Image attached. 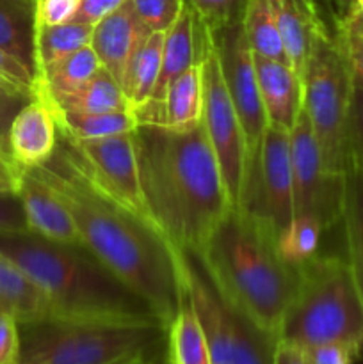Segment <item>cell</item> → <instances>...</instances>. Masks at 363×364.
<instances>
[{
	"instance_id": "1",
	"label": "cell",
	"mask_w": 363,
	"mask_h": 364,
	"mask_svg": "<svg viewBox=\"0 0 363 364\" xmlns=\"http://www.w3.org/2000/svg\"><path fill=\"white\" fill-rule=\"evenodd\" d=\"M31 171L70 210L82 245L139 295L167 331L180 308L182 272L191 256L174 251L157 231L96 194L59 148L45 166Z\"/></svg>"
},
{
	"instance_id": "2",
	"label": "cell",
	"mask_w": 363,
	"mask_h": 364,
	"mask_svg": "<svg viewBox=\"0 0 363 364\" xmlns=\"http://www.w3.org/2000/svg\"><path fill=\"white\" fill-rule=\"evenodd\" d=\"M134 135L142 191L160 231L174 251L196 258L233 206L203 124L184 134L139 124Z\"/></svg>"
},
{
	"instance_id": "3",
	"label": "cell",
	"mask_w": 363,
	"mask_h": 364,
	"mask_svg": "<svg viewBox=\"0 0 363 364\" xmlns=\"http://www.w3.org/2000/svg\"><path fill=\"white\" fill-rule=\"evenodd\" d=\"M0 252L45 291L53 322L166 331L149 306L85 247L57 244L32 231H0Z\"/></svg>"
},
{
	"instance_id": "4",
	"label": "cell",
	"mask_w": 363,
	"mask_h": 364,
	"mask_svg": "<svg viewBox=\"0 0 363 364\" xmlns=\"http://www.w3.org/2000/svg\"><path fill=\"white\" fill-rule=\"evenodd\" d=\"M221 301L278 341L295 288V267L278 252L269 224L231 206L196 256Z\"/></svg>"
},
{
	"instance_id": "5",
	"label": "cell",
	"mask_w": 363,
	"mask_h": 364,
	"mask_svg": "<svg viewBox=\"0 0 363 364\" xmlns=\"http://www.w3.org/2000/svg\"><path fill=\"white\" fill-rule=\"evenodd\" d=\"M295 267V288L278 340L312 348L342 343L363 348V302L351 269L340 256L313 255Z\"/></svg>"
},
{
	"instance_id": "6",
	"label": "cell",
	"mask_w": 363,
	"mask_h": 364,
	"mask_svg": "<svg viewBox=\"0 0 363 364\" xmlns=\"http://www.w3.org/2000/svg\"><path fill=\"white\" fill-rule=\"evenodd\" d=\"M302 110L327 173L344 176L349 166V105L352 73L337 32L313 45L301 73Z\"/></svg>"
},
{
	"instance_id": "7",
	"label": "cell",
	"mask_w": 363,
	"mask_h": 364,
	"mask_svg": "<svg viewBox=\"0 0 363 364\" xmlns=\"http://www.w3.org/2000/svg\"><path fill=\"white\" fill-rule=\"evenodd\" d=\"M162 327L38 322L20 326V364H114L144 352Z\"/></svg>"
},
{
	"instance_id": "8",
	"label": "cell",
	"mask_w": 363,
	"mask_h": 364,
	"mask_svg": "<svg viewBox=\"0 0 363 364\" xmlns=\"http://www.w3.org/2000/svg\"><path fill=\"white\" fill-rule=\"evenodd\" d=\"M134 134L100 141H75L59 135L57 148L96 194L164 237L142 191Z\"/></svg>"
},
{
	"instance_id": "9",
	"label": "cell",
	"mask_w": 363,
	"mask_h": 364,
	"mask_svg": "<svg viewBox=\"0 0 363 364\" xmlns=\"http://www.w3.org/2000/svg\"><path fill=\"white\" fill-rule=\"evenodd\" d=\"M182 279L205 331L212 364H273L276 340L221 301L199 267L189 262Z\"/></svg>"
},
{
	"instance_id": "10",
	"label": "cell",
	"mask_w": 363,
	"mask_h": 364,
	"mask_svg": "<svg viewBox=\"0 0 363 364\" xmlns=\"http://www.w3.org/2000/svg\"><path fill=\"white\" fill-rule=\"evenodd\" d=\"M203 68V130L214 149L231 205L242 203L248 183V146L244 130L228 92L219 55L210 36Z\"/></svg>"
},
{
	"instance_id": "11",
	"label": "cell",
	"mask_w": 363,
	"mask_h": 364,
	"mask_svg": "<svg viewBox=\"0 0 363 364\" xmlns=\"http://www.w3.org/2000/svg\"><path fill=\"white\" fill-rule=\"evenodd\" d=\"M212 41L219 55L221 71L226 82L228 92L244 130L248 146V183L256 169L263 137L269 128L262 98H260L258 78H256L255 53L246 39L242 21L216 32ZM246 183V187H248ZM246 192V191H244ZM244 198V196H242Z\"/></svg>"
},
{
	"instance_id": "12",
	"label": "cell",
	"mask_w": 363,
	"mask_h": 364,
	"mask_svg": "<svg viewBox=\"0 0 363 364\" xmlns=\"http://www.w3.org/2000/svg\"><path fill=\"white\" fill-rule=\"evenodd\" d=\"M290 160L294 176L295 215H310L330 230L342 217L344 176L327 173L310 121L301 110L290 132Z\"/></svg>"
},
{
	"instance_id": "13",
	"label": "cell",
	"mask_w": 363,
	"mask_h": 364,
	"mask_svg": "<svg viewBox=\"0 0 363 364\" xmlns=\"http://www.w3.org/2000/svg\"><path fill=\"white\" fill-rule=\"evenodd\" d=\"M238 206L265 220L276 237L292 223L295 210L288 132L267 128L258 164Z\"/></svg>"
},
{
	"instance_id": "14",
	"label": "cell",
	"mask_w": 363,
	"mask_h": 364,
	"mask_svg": "<svg viewBox=\"0 0 363 364\" xmlns=\"http://www.w3.org/2000/svg\"><path fill=\"white\" fill-rule=\"evenodd\" d=\"M139 124L166 128L169 132H191L203 121V68H189L178 75L157 105L134 110Z\"/></svg>"
},
{
	"instance_id": "15",
	"label": "cell",
	"mask_w": 363,
	"mask_h": 364,
	"mask_svg": "<svg viewBox=\"0 0 363 364\" xmlns=\"http://www.w3.org/2000/svg\"><path fill=\"white\" fill-rule=\"evenodd\" d=\"M18 196L23 203L28 231L57 244L84 247L70 210L64 206L59 196L31 169L21 171Z\"/></svg>"
},
{
	"instance_id": "16",
	"label": "cell",
	"mask_w": 363,
	"mask_h": 364,
	"mask_svg": "<svg viewBox=\"0 0 363 364\" xmlns=\"http://www.w3.org/2000/svg\"><path fill=\"white\" fill-rule=\"evenodd\" d=\"M59 132L50 107L34 96L14 116L7 134L11 159L21 169L45 166L56 153Z\"/></svg>"
},
{
	"instance_id": "17",
	"label": "cell",
	"mask_w": 363,
	"mask_h": 364,
	"mask_svg": "<svg viewBox=\"0 0 363 364\" xmlns=\"http://www.w3.org/2000/svg\"><path fill=\"white\" fill-rule=\"evenodd\" d=\"M209 43L210 34L203 27L201 21L198 20L194 11L185 4L178 20L164 34L159 80H157L155 89H153L152 96L144 105H157L178 75H182L185 70L196 66V64H201Z\"/></svg>"
},
{
	"instance_id": "18",
	"label": "cell",
	"mask_w": 363,
	"mask_h": 364,
	"mask_svg": "<svg viewBox=\"0 0 363 364\" xmlns=\"http://www.w3.org/2000/svg\"><path fill=\"white\" fill-rule=\"evenodd\" d=\"M255 66L267 123L290 134L302 110L301 75L288 63L260 55H255Z\"/></svg>"
},
{
	"instance_id": "19",
	"label": "cell",
	"mask_w": 363,
	"mask_h": 364,
	"mask_svg": "<svg viewBox=\"0 0 363 364\" xmlns=\"http://www.w3.org/2000/svg\"><path fill=\"white\" fill-rule=\"evenodd\" d=\"M148 34L149 31L141 23L130 0H127L93 27L89 45L95 50L103 70L121 82L128 60Z\"/></svg>"
},
{
	"instance_id": "20",
	"label": "cell",
	"mask_w": 363,
	"mask_h": 364,
	"mask_svg": "<svg viewBox=\"0 0 363 364\" xmlns=\"http://www.w3.org/2000/svg\"><path fill=\"white\" fill-rule=\"evenodd\" d=\"M290 66L301 75L313 45L330 32L315 0H269Z\"/></svg>"
},
{
	"instance_id": "21",
	"label": "cell",
	"mask_w": 363,
	"mask_h": 364,
	"mask_svg": "<svg viewBox=\"0 0 363 364\" xmlns=\"http://www.w3.org/2000/svg\"><path fill=\"white\" fill-rule=\"evenodd\" d=\"M0 313L13 316L20 326L53 322L56 313L45 291L14 262L0 252Z\"/></svg>"
},
{
	"instance_id": "22",
	"label": "cell",
	"mask_w": 363,
	"mask_h": 364,
	"mask_svg": "<svg viewBox=\"0 0 363 364\" xmlns=\"http://www.w3.org/2000/svg\"><path fill=\"white\" fill-rule=\"evenodd\" d=\"M102 68L91 45L70 53L34 75V96L43 102H57L80 89Z\"/></svg>"
},
{
	"instance_id": "23",
	"label": "cell",
	"mask_w": 363,
	"mask_h": 364,
	"mask_svg": "<svg viewBox=\"0 0 363 364\" xmlns=\"http://www.w3.org/2000/svg\"><path fill=\"white\" fill-rule=\"evenodd\" d=\"M340 223L344 224L345 247H347L345 259L363 302V173L351 160L344 174Z\"/></svg>"
},
{
	"instance_id": "24",
	"label": "cell",
	"mask_w": 363,
	"mask_h": 364,
	"mask_svg": "<svg viewBox=\"0 0 363 364\" xmlns=\"http://www.w3.org/2000/svg\"><path fill=\"white\" fill-rule=\"evenodd\" d=\"M50 110L56 119L59 135L75 141H100V139L134 134L139 127L137 116L132 109L100 114L66 112L59 109Z\"/></svg>"
},
{
	"instance_id": "25",
	"label": "cell",
	"mask_w": 363,
	"mask_h": 364,
	"mask_svg": "<svg viewBox=\"0 0 363 364\" xmlns=\"http://www.w3.org/2000/svg\"><path fill=\"white\" fill-rule=\"evenodd\" d=\"M164 34L166 32H149L128 60L120 84L132 110L144 105L155 89L162 63Z\"/></svg>"
},
{
	"instance_id": "26",
	"label": "cell",
	"mask_w": 363,
	"mask_h": 364,
	"mask_svg": "<svg viewBox=\"0 0 363 364\" xmlns=\"http://www.w3.org/2000/svg\"><path fill=\"white\" fill-rule=\"evenodd\" d=\"M167 355L174 364H212L205 331L187 290H184L177 316L167 327Z\"/></svg>"
},
{
	"instance_id": "27",
	"label": "cell",
	"mask_w": 363,
	"mask_h": 364,
	"mask_svg": "<svg viewBox=\"0 0 363 364\" xmlns=\"http://www.w3.org/2000/svg\"><path fill=\"white\" fill-rule=\"evenodd\" d=\"M36 0H0V48L34 71Z\"/></svg>"
},
{
	"instance_id": "28",
	"label": "cell",
	"mask_w": 363,
	"mask_h": 364,
	"mask_svg": "<svg viewBox=\"0 0 363 364\" xmlns=\"http://www.w3.org/2000/svg\"><path fill=\"white\" fill-rule=\"evenodd\" d=\"M50 109L66 110V112L82 114H100V112H117V110L130 109L121 84L107 70L100 68L80 89L71 95L57 100V102H45Z\"/></svg>"
},
{
	"instance_id": "29",
	"label": "cell",
	"mask_w": 363,
	"mask_h": 364,
	"mask_svg": "<svg viewBox=\"0 0 363 364\" xmlns=\"http://www.w3.org/2000/svg\"><path fill=\"white\" fill-rule=\"evenodd\" d=\"M93 25L66 21L60 25H41L34 32V75L50 64L91 43Z\"/></svg>"
},
{
	"instance_id": "30",
	"label": "cell",
	"mask_w": 363,
	"mask_h": 364,
	"mask_svg": "<svg viewBox=\"0 0 363 364\" xmlns=\"http://www.w3.org/2000/svg\"><path fill=\"white\" fill-rule=\"evenodd\" d=\"M242 28L255 55L288 63L287 50L269 0H248Z\"/></svg>"
},
{
	"instance_id": "31",
	"label": "cell",
	"mask_w": 363,
	"mask_h": 364,
	"mask_svg": "<svg viewBox=\"0 0 363 364\" xmlns=\"http://www.w3.org/2000/svg\"><path fill=\"white\" fill-rule=\"evenodd\" d=\"M324 228L310 215H295L278 237V252L290 265H299L317 255Z\"/></svg>"
},
{
	"instance_id": "32",
	"label": "cell",
	"mask_w": 363,
	"mask_h": 364,
	"mask_svg": "<svg viewBox=\"0 0 363 364\" xmlns=\"http://www.w3.org/2000/svg\"><path fill=\"white\" fill-rule=\"evenodd\" d=\"M209 34L242 21L248 0H185Z\"/></svg>"
},
{
	"instance_id": "33",
	"label": "cell",
	"mask_w": 363,
	"mask_h": 364,
	"mask_svg": "<svg viewBox=\"0 0 363 364\" xmlns=\"http://www.w3.org/2000/svg\"><path fill=\"white\" fill-rule=\"evenodd\" d=\"M130 4L149 32L169 31L185 7V0H130Z\"/></svg>"
},
{
	"instance_id": "34",
	"label": "cell",
	"mask_w": 363,
	"mask_h": 364,
	"mask_svg": "<svg viewBox=\"0 0 363 364\" xmlns=\"http://www.w3.org/2000/svg\"><path fill=\"white\" fill-rule=\"evenodd\" d=\"M349 160L363 173V85L354 78L349 105Z\"/></svg>"
},
{
	"instance_id": "35",
	"label": "cell",
	"mask_w": 363,
	"mask_h": 364,
	"mask_svg": "<svg viewBox=\"0 0 363 364\" xmlns=\"http://www.w3.org/2000/svg\"><path fill=\"white\" fill-rule=\"evenodd\" d=\"M0 82L25 98H34V71L4 48H0Z\"/></svg>"
},
{
	"instance_id": "36",
	"label": "cell",
	"mask_w": 363,
	"mask_h": 364,
	"mask_svg": "<svg viewBox=\"0 0 363 364\" xmlns=\"http://www.w3.org/2000/svg\"><path fill=\"white\" fill-rule=\"evenodd\" d=\"M80 0H36V27L73 20Z\"/></svg>"
},
{
	"instance_id": "37",
	"label": "cell",
	"mask_w": 363,
	"mask_h": 364,
	"mask_svg": "<svg viewBox=\"0 0 363 364\" xmlns=\"http://www.w3.org/2000/svg\"><path fill=\"white\" fill-rule=\"evenodd\" d=\"M20 323L13 316L0 313V364H20Z\"/></svg>"
},
{
	"instance_id": "38",
	"label": "cell",
	"mask_w": 363,
	"mask_h": 364,
	"mask_svg": "<svg viewBox=\"0 0 363 364\" xmlns=\"http://www.w3.org/2000/svg\"><path fill=\"white\" fill-rule=\"evenodd\" d=\"M0 231H28L23 203L18 192H0Z\"/></svg>"
},
{
	"instance_id": "39",
	"label": "cell",
	"mask_w": 363,
	"mask_h": 364,
	"mask_svg": "<svg viewBox=\"0 0 363 364\" xmlns=\"http://www.w3.org/2000/svg\"><path fill=\"white\" fill-rule=\"evenodd\" d=\"M27 102H31V100L11 91L7 85L0 82V148L4 151L9 153V149H7V134H9L11 123H13L14 116L20 112L21 107Z\"/></svg>"
},
{
	"instance_id": "40",
	"label": "cell",
	"mask_w": 363,
	"mask_h": 364,
	"mask_svg": "<svg viewBox=\"0 0 363 364\" xmlns=\"http://www.w3.org/2000/svg\"><path fill=\"white\" fill-rule=\"evenodd\" d=\"M358 352L342 343H324L306 348L310 364H352Z\"/></svg>"
},
{
	"instance_id": "41",
	"label": "cell",
	"mask_w": 363,
	"mask_h": 364,
	"mask_svg": "<svg viewBox=\"0 0 363 364\" xmlns=\"http://www.w3.org/2000/svg\"><path fill=\"white\" fill-rule=\"evenodd\" d=\"M127 0H80L78 9L75 13L73 20L78 23H88L95 27L100 20L109 16L110 13L121 7Z\"/></svg>"
},
{
	"instance_id": "42",
	"label": "cell",
	"mask_w": 363,
	"mask_h": 364,
	"mask_svg": "<svg viewBox=\"0 0 363 364\" xmlns=\"http://www.w3.org/2000/svg\"><path fill=\"white\" fill-rule=\"evenodd\" d=\"M337 36L340 39L342 46H344L345 57H347V63L351 66L352 78L363 85V39L340 34V32H337Z\"/></svg>"
},
{
	"instance_id": "43",
	"label": "cell",
	"mask_w": 363,
	"mask_h": 364,
	"mask_svg": "<svg viewBox=\"0 0 363 364\" xmlns=\"http://www.w3.org/2000/svg\"><path fill=\"white\" fill-rule=\"evenodd\" d=\"M21 171L9 153L0 148V192H18Z\"/></svg>"
},
{
	"instance_id": "44",
	"label": "cell",
	"mask_w": 363,
	"mask_h": 364,
	"mask_svg": "<svg viewBox=\"0 0 363 364\" xmlns=\"http://www.w3.org/2000/svg\"><path fill=\"white\" fill-rule=\"evenodd\" d=\"M273 364H310V361L306 358L305 348L278 340L274 347Z\"/></svg>"
},
{
	"instance_id": "45",
	"label": "cell",
	"mask_w": 363,
	"mask_h": 364,
	"mask_svg": "<svg viewBox=\"0 0 363 364\" xmlns=\"http://www.w3.org/2000/svg\"><path fill=\"white\" fill-rule=\"evenodd\" d=\"M335 27H337V32H340V34L354 36V38L363 39V9L352 11L349 16H345Z\"/></svg>"
},
{
	"instance_id": "46",
	"label": "cell",
	"mask_w": 363,
	"mask_h": 364,
	"mask_svg": "<svg viewBox=\"0 0 363 364\" xmlns=\"http://www.w3.org/2000/svg\"><path fill=\"white\" fill-rule=\"evenodd\" d=\"M324 2H326L327 9H330L331 16H333L335 20V25H337L340 23L345 16L351 14L352 2H354V0H324Z\"/></svg>"
},
{
	"instance_id": "47",
	"label": "cell",
	"mask_w": 363,
	"mask_h": 364,
	"mask_svg": "<svg viewBox=\"0 0 363 364\" xmlns=\"http://www.w3.org/2000/svg\"><path fill=\"white\" fill-rule=\"evenodd\" d=\"M142 358H144V352H139V354L130 355V358H125V359H121V361H117L114 364H139L142 361Z\"/></svg>"
},
{
	"instance_id": "48",
	"label": "cell",
	"mask_w": 363,
	"mask_h": 364,
	"mask_svg": "<svg viewBox=\"0 0 363 364\" xmlns=\"http://www.w3.org/2000/svg\"><path fill=\"white\" fill-rule=\"evenodd\" d=\"M359 9H363V0H354V2H352V11H359Z\"/></svg>"
},
{
	"instance_id": "49",
	"label": "cell",
	"mask_w": 363,
	"mask_h": 364,
	"mask_svg": "<svg viewBox=\"0 0 363 364\" xmlns=\"http://www.w3.org/2000/svg\"><path fill=\"white\" fill-rule=\"evenodd\" d=\"M164 364H174V363L171 361V359H169V355H167V358H166V361H164Z\"/></svg>"
},
{
	"instance_id": "50",
	"label": "cell",
	"mask_w": 363,
	"mask_h": 364,
	"mask_svg": "<svg viewBox=\"0 0 363 364\" xmlns=\"http://www.w3.org/2000/svg\"><path fill=\"white\" fill-rule=\"evenodd\" d=\"M141 364H148V363H146V361H142V363H141Z\"/></svg>"
},
{
	"instance_id": "51",
	"label": "cell",
	"mask_w": 363,
	"mask_h": 364,
	"mask_svg": "<svg viewBox=\"0 0 363 364\" xmlns=\"http://www.w3.org/2000/svg\"><path fill=\"white\" fill-rule=\"evenodd\" d=\"M142 361H144V358H142ZM142 361H141V363H142ZM141 363H139V364H141Z\"/></svg>"
}]
</instances>
